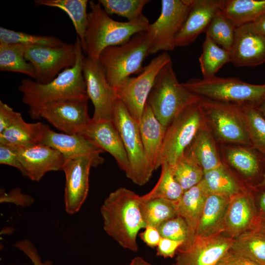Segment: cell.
<instances>
[{
    "mask_svg": "<svg viewBox=\"0 0 265 265\" xmlns=\"http://www.w3.org/2000/svg\"><path fill=\"white\" fill-rule=\"evenodd\" d=\"M193 0H161L158 19L146 30L150 41L149 54L173 51L174 41L190 11Z\"/></svg>",
    "mask_w": 265,
    "mask_h": 265,
    "instance_id": "8fae6325",
    "label": "cell"
},
{
    "mask_svg": "<svg viewBox=\"0 0 265 265\" xmlns=\"http://www.w3.org/2000/svg\"><path fill=\"white\" fill-rule=\"evenodd\" d=\"M148 0H99L98 2L108 15L126 18L128 21L138 20L144 16L142 10Z\"/></svg>",
    "mask_w": 265,
    "mask_h": 265,
    "instance_id": "60d3db41",
    "label": "cell"
},
{
    "mask_svg": "<svg viewBox=\"0 0 265 265\" xmlns=\"http://www.w3.org/2000/svg\"><path fill=\"white\" fill-rule=\"evenodd\" d=\"M263 116L265 118V99L256 106Z\"/></svg>",
    "mask_w": 265,
    "mask_h": 265,
    "instance_id": "9f6ffc18",
    "label": "cell"
},
{
    "mask_svg": "<svg viewBox=\"0 0 265 265\" xmlns=\"http://www.w3.org/2000/svg\"><path fill=\"white\" fill-rule=\"evenodd\" d=\"M184 154L192 157L204 173L221 165L216 139L206 122L199 130Z\"/></svg>",
    "mask_w": 265,
    "mask_h": 265,
    "instance_id": "d4e9b609",
    "label": "cell"
},
{
    "mask_svg": "<svg viewBox=\"0 0 265 265\" xmlns=\"http://www.w3.org/2000/svg\"><path fill=\"white\" fill-rule=\"evenodd\" d=\"M241 105L251 146L265 156V118L256 106Z\"/></svg>",
    "mask_w": 265,
    "mask_h": 265,
    "instance_id": "8d00e7d4",
    "label": "cell"
},
{
    "mask_svg": "<svg viewBox=\"0 0 265 265\" xmlns=\"http://www.w3.org/2000/svg\"><path fill=\"white\" fill-rule=\"evenodd\" d=\"M77 59L75 65L61 72L53 80L41 84L32 79H23L18 87L22 102L28 107L31 118L39 119V112L45 105L66 99H88L82 72L84 57L80 41L77 36Z\"/></svg>",
    "mask_w": 265,
    "mask_h": 265,
    "instance_id": "6da1fadb",
    "label": "cell"
},
{
    "mask_svg": "<svg viewBox=\"0 0 265 265\" xmlns=\"http://www.w3.org/2000/svg\"><path fill=\"white\" fill-rule=\"evenodd\" d=\"M25 58L35 72L34 80L41 84L53 80L63 70L74 66L77 59L75 43L59 47L27 46Z\"/></svg>",
    "mask_w": 265,
    "mask_h": 265,
    "instance_id": "7c38bea8",
    "label": "cell"
},
{
    "mask_svg": "<svg viewBox=\"0 0 265 265\" xmlns=\"http://www.w3.org/2000/svg\"><path fill=\"white\" fill-rule=\"evenodd\" d=\"M146 31L135 34L127 42L106 48L98 60L109 84L114 88L126 78L143 70L142 62L149 54Z\"/></svg>",
    "mask_w": 265,
    "mask_h": 265,
    "instance_id": "5b68a950",
    "label": "cell"
},
{
    "mask_svg": "<svg viewBox=\"0 0 265 265\" xmlns=\"http://www.w3.org/2000/svg\"><path fill=\"white\" fill-rule=\"evenodd\" d=\"M14 246L26 256L33 265H53V263L50 260H42L36 248L27 239L20 240L15 242Z\"/></svg>",
    "mask_w": 265,
    "mask_h": 265,
    "instance_id": "ee69618b",
    "label": "cell"
},
{
    "mask_svg": "<svg viewBox=\"0 0 265 265\" xmlns=\"http://www.w3.org/2000/svg\"><path fill=\"white\" fill-rule=\"evenodd\" d=\"M170 166L175 180L184 192L197 185L204 177V172L201 166L185 154Z\"/></svg>",
    "mask_w": 265,
    "mask_h": 265,
    "instance_id": "74e56055",
    "label": "cell"
},
{
    "mask_svg": "<svg viewBox=\"0 0 265 265\" xmlns=\"http://www.w3.org/2000/svg\"><path fill=\"white\" fill-rule=\"evenodd\" d=\"M26 177L38 182L51 171L62 170L65 159L56 150L44 144L16 147Z\"/></svg>",
    "mask_w": 265,
    "mask_h": 265,
    "instance_id": "ffe728a7",
    "label": "cell"
},
{
    "mask_svg": "<svg viewBox=\"0 0 265 265\" xmlns=\"http://www.w3.org/2000/svg\"><path fill=\"white\" fill-rule=\"evenodd\" d=\"M252 188L256 191L265 189V171L261 181Z\"/></svg>",
    "mask_w": 265,
    "mask_h": 265,
    "instance_id": "11a10c76",
    "label": "cell"
},
{
    "mask_svg": "<svg viewBox=\"0 0 265 265\" xmlns=\"http://www.w3.org/2000/svg\"><path fill=\"white\" fill-rule=\"evenodd\" d=\"M0 42L21 44L26 46L59 47L66 44L58 37L52 35L32 34L0 27Z\"/></svg>",
    "mask_w": 265,
    "mask_h": 265,
    "instance_id": "ab89813d",
    "label": "cell"
},
{
    "mask_svg": "<svg viewBox=\"0 0 265 265\" xmlns=\"http://www.w3.org/2000/svg\"><path fill=\"white\" fill-rule=\"evenodd\" d=\"M254 230L265 235V215H259L258 222Z\"/></svg>",
    "mask_w": 265,
    "mask_h": 265,
    "instance_id": "f5cc1de1",
    "label": "cell"
},
{
    "mask_svg": "<svg viewBox=\"0 0 265 265\" xmlns=\"http://www.w3.org/2000/svg\"><path fill=\"white\" fill-rule=\"evenodd\" d=\"M202 181L209 194L231 197L246 188H242L223 163L204 173Z\"/></svg>",
    "mask_w": 265,
    "mask_h": 265,
    "instance_id": "4dcf8cb0",
    "label": "cell"
},
{
    "mask_svg": "<svg viewBox=\"0 0 265 265\" xmlns=\"http://www.w3.org/2000/svg\"><path fill=\"white\" fill-rule=\"evenodd\" d=\"M88 99H66L49 103L39 112L56 129L67 134H80L90 123Z\"/></svg>",
    "mask_w": 265,
    "mask_h": 265,
    "instance_id": "5bb4252c",
    "label": "cell"
},
{
    "mask_svg": "<svg viewBox=\"0 0 265 265\" xmlns=\"http://www.w3.org/2000/svg\"><path fill=\"white\" fill-rule=\"evenodd\" d=\"M230 198L216 194L207 196L195 237L205 238L223 234L225 215Z\"/></svg>",
    "mask_w": 265,
    "mask_h": 265,
    "instance_id": "4316f807",
    "label": "cell"
},
{
    "mask_svg": "<svg viewBox=\"0 0 265 265\" xmlns=\"http://www.w3.org/2000/svg\"><path fill=\"white\" fill-rule=\"evenodd\" d=\"M171 61L167 52H163L144 67L137 77L126 78L115 88L117 98L138 124L158 74Z\"/></svg>",
    "mask_w": 265,
    "mask_h": 265,
    "instance_id": "9c48e42d",
    "label": "cell"
},
{
    "mask_svg": "<svg viewBox=\"0 0 265 265\" xmlns=\"http://www.w3.org/2000/svg\"><path fill=\"white\" fill-rule=\"evenodd\" d=\"M236 28L233 22L219 10L213 17L205 33L218 46L230 52Z\"/></svg>",
    "mask_w": 265,
    "mask_h": 265,
    "instance_id": "f35d334b",
    "label": "cell"
},
{
    "mask_svg": "<svg viewBox=\"0 0 265 265\" xmlns=\"http://www.w3.org/2000/svg\"><path fill=\"white\" fill-rule=\"evenodd\" d=\"M49 128L48 125L41 122L27 123L21 114L10 127L0 133V143L18 147L41 144Z\"/></svg>",
    "mask_w": 265,
    "mask_h": 265,
    "instance_id": "83f0119b",
    "label": "cell"
},
{
    "mask_svg": "<svg viewBox=\"0 0 265 265\" xmlns=\"http://www.w3.org/2000/svg\"><path fill=\"white\" fill-rule=\"evenodd\" d=\"M0 203H12L18 206H27L33 203V198L22 192L18 187L14 188L8 192L0 191Z\"/></svg>",
    "mask_w": 265,
    "mask_h": 265,
    "instance_id": "f6af8a7d",
    "label": "cell"
},
{
    "mask_svg": "<svg viewBox=\"0 0 265 265\" xmlns=\"http://www.w3.org/2000/svg\"><path fill=\"white\" fill-rule=\"evenodd\" d=\"M21 114L0 101V133L10 127Z\"/></svg>",
    "mask_w": 265,
    "mask_h": 265,
    "instance_id": "bcb514c9",
    "label": "cell"
},
{
    "mask_svg": "<svg viewBox=\"0 0 265 265\" xmlns=\"http://www.w3.org/2000/svg\"><path fill=\"white\" fill-rule=\"evenodd\" d=\"M42 144L58 151L65 160L81 157L88 158L92 160L94 167H97L105 161L101 156L104 151L80 134L57 132L49 128Z\"/></svg>",
    "mask_w": 265,
    "mask_h": 265,
    "instance_id": "44dd1931",
    "label": "cell"
},
{
    "mask_svg": "<svg viewBox=\"0 0 265 265\" xmlns=\"http://www.w3.org/2000/svg\"><path fill=\"white\" fill-rule=\"evenodd\" d=\"M129 265H153L141 257H136L132 260Z\"/></svg>",
    "mask_w": 265,
    "mask_h": 265,
    "instance_id": "db71d44e",
    "label": "cell"
},
{
    "mask_svg": "<svg viewBox=\"0 0 265 265\" xmlns=\"http://www.w3.org/2000/svg\"><path fill=\"white\" fill-rule=\"evenodd\" d=\"M209 195L202 180L197 185L185 191L178 202V215L186 222L189 230V239L185 247L193 241L205 202Z\"/></svg>",
    "mask_w": 265,
    "mask_h": 265,
    "instance_id": "484cf974",
    "label": "cell"
},
{
    "mask_svg": "<svg viewBox=\"0 0 265 265\" xmlns=\"http://www.w3.org/2000/svg\"><path fill=\"white\" fill-rule=\"evenodd\" d=\"M224 0H193L187 17L175 37V47H186L205 31Z\"/></svg>",
    "mask_w": 265,
    "mask_h": 265,
    "instance_id": "7402d4cb",
    "label": "cell"
},
{
    "mask_svg": "<svg viewBox=\"0 0 265 265\" xmlns=\"http://www.w3.org/2000/svg\"><path fill=\"white\" fill-rule=\"evenodd\" d=\"M206 122L223 143L251 146L240 104L202 99Z\"/></svg>",
    "mask_w": 265,
    "mask_h": 265,
    "instance_id": "52a82bcc",
    "label": "cell"
},
{
    "mask_svg": "<svg viewBox=\"0 0 265 265\" xmlns=\"http://www.w3.org/2000/svg\"><path fill=\"white\" fill-rule=\"evenodd\" d=\"M138 125L146 160L153 173L161 166V151L167 128L157 119L147 103Z\"/></svg>",
    "mask_w": 265,
    "mask_h": 265,
    "instance_id": "603a6c76",
    "label": "cell"
},
{
    "mask_svg": "<svg viewBox=\"0 0 265 265\" xmlns=\"http://www.w3.org/2000/svg\"><path fill=\"white\" fill-rule=\"evenodd\" d=\"M264 83L265 84V82H264Z\"/></svg>",
    "mask_w": 265,
    "mask_h": 265,
    "instance_id": "6f0895ef",
    "label": "cell"
},
{
    "mask_svg": "<svg viewBox=\"0 0 265 265\" xmlns=\"http://www.w3.org/2000/svg\"><path fill=\"white\" fill-rule=\"evenodd\" d=\"M215 265H258L253 261L232 251L230 249Z\"/></svg>",
    "mask_w": 265,
    "mask_h": 265,
    "instance_id": "c3c4849f",
    "label": "cell"
},
{
    "mask_svg": "<svg viewBox=\"0 0 265 265\" xmlns=\"http://www.w3.org/2000/svg\"><path fill=\"white\" fill-rule=\"evenodd\" d=\"M201 101L184 109L167 128L161 151V165L166 163L170 166L174 165L205 123Z\"/></svg>",
    "mask_w": 265,
    "mask_h": 265,
    "instance_id": "ba28073f",
    "label": "cell"
},
{
    "mask_svg": "<svg viewBox=\"0 0 265 265\" xmlns=\"http://www.w3.org/2000/svg\"><path fill=\"white\" fill-rule=\"evenodd\" d=\"M27 46L0 42V71L18 73L35 78L34 69L25 58Z\"/></svg>",
    "mask_w": 265,
    "mask_h": 265,
    "instance_id": "1f68e13d",
    "label": "cell"
},
{
    "mask_svg": "<svg viewBox=\"0 0 265 265\" xmlns=\"http://www.w3.org/2000/svg\"><path fill=\"white\" fill-rule=\"evenodd\" d=\"M109 153L128 178L130 165L120 134L112 121L94 120L80 133Z\"/></svg>",
    "mask_w": 265,
    "mask_h": 265,
    "instance_id": "d6986e66",
    "label": "cell"
},
{
    "mask_svg": "<svg viewBox=\"0 0 265 265\" xmlns=\"http://www.w3.org/2000/svg\"><path fill=\"white\" fill-rule=\"evenodd\" d=\"M144 231L140 234L143 241L150 247H157L161 238L157 228L147 226Z\"/></svg>",
    "mask_w": 265,
    "mask_h": 265,
    "instance_id": "681fc988",
    "label": "cell"
},
{
    "mask_svg": "<svg viewBox=\"0 0 265 265\" xmlns=\"http://www.w3.org/2000/svg\"><path fill=\"white\" fill-rule=\"evenodd\" d=\"M0 164L15 167L26 177L16 146L0 143Z\"/></svg>",
    "mask_w": 265,
    "mask_h": 265,
    "instance_id": "7bdbcfd3",
    "label": "cell"
},
{
    "mask_svg": "<svg viewBox=\"0 0 265 265\" xmlns=\"http://www.w3.org/2000/svg\"><path fill=\"white\" fill-rule=\"evenodd\" d=\"M220 10L237 27L265 15V0H224Z\"/></svg>",
    "mask_w": 265,
    "mask_h": 265,
    "instance_id": "f546056e",
    "label": "cell"
},
{
    "mask_svg": "<svg viewBox=\"0 0 265 265\" xmlns=\"http://www.w3.org/2000/svg\"><path fill=\"white\" fill-rule=\"evenodd\" d=\"M230 250L257 264L265 265V235L255 230L233 238Z\"/></svg>",
    "mask_w": 265,
    "mask_h": 265,
    "instance_id": "d6a6232c",
    "label": "cell"
},
{
    "mask_svg": "<svg viewBox=\"0 0 265 265\" xmlns=\"http://www.w3.org/2000/svg\"><path fill=\"white\" fill-rule=\"evenodd\" d=\"M202 52L199 61L203 79L215 76L226 63L231 62L230 52L218 46L206 36L202 44Z\"/></svg>",
    "mask_w": 265,
    "mask_h": 265,
    "instance_id": "e575fe53",
    "label": "cell"
},
{
    "mask_svg": "<svg viewBox=\"0 0 265 265\" xmlns=\"http://www.w3.org/2000/svg\"><path fill=\"white\" fill-rule=\"evenodd\" d=\"M159 178L153 188L147 194L140 196V201L161 198L178 202L184 191L175 180L171 166L166 163L161 165Z\"/></svg>",
    "mask_w": 265,
    "mask_h": 265,
    "instance_id": "d590c367",
    "label": "cell"
},
{
    "mask_svg": "<svg viewBox=\"0 0 265 265\" xmlns=\"http://www.w3.org/2000/svg\"><path fill=\"white\" fill-rule=\"evenodd\" d=\"M82 72L89 100L93 105L94 120H113L117 99L115 89L108 82L98 60L84 57Z\"/></svg>",
    "mask_w": 265,
    "mask_h": 265,
    "instance_id": "4fadbf2b",
    "label": "cell"
},
{
    "mask_svg": "<svg viewBox=\"0 0 265 265\" xmlns=\"http://www.w3.org/2000/svg\"><path fill=\"white\" fill-rule=\"evenodd\" d=\"M177 203L161 198L140 200V212L146 227L157 228L162 222L179 215Z\"/></svg>",
    "mask_w": 265,
    "mask_h": 265,
    "instance_id": "836d02e7",
    "label": "cell"
},
{
    "mask_svg": "<svg viewBox=\"0 0 265 265\" xmlns=\"http://www.w3.org/2000/svg\"><path fill=\"white\" fill-rule=\"evenodd\" d=\"M230 52L236 67L260 65L265 63V36L254 31L251 23L237 27Z\"/></svg>",
    "mask_w": 265,
    "mask_h": 265,
    "instance_id": "ac0fdd59",
    "label": "cell"
},
{
    "mask_svg": "<svg viewBox=\"0 0 265 265\" xmlns=\"http://www.w3.org/2000/svg\"><path fill=\"white\" fill-rule=\"evenodd\" d=\"M233 239L224 234L195 237L188 246L178 249L172 265H215L230 249Z\"/></svg>",
    "mask_w": 265,
    "mask_h": 265,
    "instance_id": "9a60e30c",
    "label": "cell"
},
{
    "mask_svg": "<svg viewBox=\"0 0 265 265\" xmlns=\"http://www.w3.org/2000/svg\"><path fill=\"white\" fill-rule=\"evenodd\" d=\"M183 244V242L182 241L161 238L157 246V254L158 256L164 258L173 257Z\"/></svg>",
    "mask_w": 265,
    "mask_h": 265,
    "instance_id": "7dc6e473",
    "label": "cell"
},
{
    "mask_svg": "<svg viewBox=\"0 0 265 265\" xmlns=\"http://www.w3.org/2000/svg\"><path fill=\"white\" fill-rule=\"evenodd\" d=\"M260 193L258 197V213L259 215H265V189L258 190Z\"/></svg>",
    "mask_w": 265,
    "mask_h": 265,
    "instance_id": "816d5d0a",
    "label": "cell"
},
{
    "mask_svg": "<svg viewBox=\"0 0 265 265\" xmlns=\"http://www.w3.org/2000/svg\"><path fill=\"white\" fill-rule=\"evenodd\" d=\"M90 11L85 32L86 53L89 57L98 60L106 48L123 44L135 34L146 31L149 24L144 16L132 22H119L110 18L98 2L89 1Z\"/></svg>",
    "mask_w": 265,
    "mask_h": 265,
    "instance_id": "3957f363",
    "label": "cell"
},
{
    "mask_svg": "<svg viewBox=\"0 0 265 265\" xmlns=\"http://www.w3.org/2000/svg\"><path fill=\"white\" fill-rule=\"evenodd\" d=\"M87 0H35L36 5L58 8L70 18L77 37L80 41L83 53H86L85 32L88 23Z\"/></svg>",
    "mask_w": 265,
    "mask_h": 265,
    "instance_id": "f1b7e54d",
    "label": "cell"
},
{
    "mask_svg": "<svg viewBox=\"0 0 265 265\" xmlns=\"http://www.w3.org/2000/svg\"><path fill=\"white\" fill-rule=\"evenodd\" d=\"M183 84L203 99L213 101L257 106L265 99V83H249L236 78H192Z\"/></svg>",
    "mask_w": 265,
    "mask_h": 265,
    "instance_id": "8992f818",
    "label": "cell"
},
{
    "mask_svg": "<svg viewBox=\"0 0 265 265\" xmlns=\"http://www.w3.org/2000/svg\"><path fill=\"white\" fill-rule=\"evenodd\" d=\"M259 217L253 192L246 188L230 198L223 234L234 238L243 233L254 230Z\"/></svg>",
    "mask_w": 265,
    "mask_h": 265,
    "instance_id": "e0dca14e",
    "label": "cell"
},
{
    "mask_svg": "<svg viewBox=\"0 0 265 265\" xmlns=\"http://www.w3.org/2000/svg\"><path fill=\"white\" fill-rule=\"evenodd\" d=\"M121 137L130 165L128 178L143 186L152 176L146 160L139 125L117 98L112 120Z\"/></svg>",
    "mask_w": 265,
    "mask_h": 265,
    "instance_id": "30bf717a",
    "label": "cell"
},
{
    "mask_svg": "<svg viewBox=\"0 0 265 265\" xmlns=\"http://www.w3.org/2000/svg\"><path fill=\"white\" fill-rule=\"evenodd\" d=\"M161 238L182 241L185 246L188 243L189 233L186 221L180 216L169 219L157 228Z\"/></svg>",
    "mask_w": 265,
    "mask_h": 265,
    "instance_id": "b9f144b4",
    "label": "cell"
},
{
    "mask_svg": "<svg viewBox=\"0 0 265 265\" xmlns=\"http://www.w3.org/2000/svg\"><path fill=\"white\" fill-rule=\"evenodd\" d=\"M227 162L249 180L261 181L265 171V156L250 146L233 145L224 150Z\"/></svg>",
    "mask_w": 265,
    "mask_h": 265,
    "instance_id": "cb8c5ba5",
    "label": "cell"
},
{
    "mask_svg": "<svg viewBox=\"0 0 265 265\" xmlns=\"http://www.w3.org/2000/svg\"><path fill=\"white\" fill-rule=\"evenodd\" d=\"M251 25L254 31L265 36V15L251 23Z\"/></svg>",
    "mask_w": 265,
    "mask_h": 265,
    "instance_id": "f907efd6",
    "label": "cell"
},
{
    "mask_svg": "<svg viewBox=\"0 0 265 265\" xmlns=\"http://www.w3.org/2000/svg\"><path fill=\"white\" fill-rule=\"evenodd\" d=\"M140 196L126 187L109 194L100 208L103 228L122 247L138 250L137 236L146 227L140 209Z\"/></svg>",
    "mask_w": 265,
    "mask_h": 265,
    "instance_id": "7a4b0ae2",
    "label": "cell"
},
{
    "mask_svg": "<svg viewBox=\"0 0 265 265\" xmlns=\"http://www.w3.org/2000/svg\"><path fill=\"white\" fill-rule=\"evenodd\" d=\"M202 99L179 82L171 61L158 74L147 103L159 122L167 128L184 109Z\"/></svg>",
    "mask_w": 265,
    "mask_h": 265,
    "instance_id": "277c9868",
    "label": "cell"
},
{
    "mask_svg": "<svg viewBox=\"0 0 265 265\" xmlns=\"http://www.w3.org/2000/svg\"><path fill=\"white\" fill-rule=\"evenodd\" d=\"M94 167L92 159L81 157L65 160L62 170L65 175L64 205L67 213L78 212L88 195L89 173Z\"/></svg>",
    "mask_w": 265,
    "mask_h": 265,
    "instance_id": "2e32d148",
    "label": "cell"
}]
</instances>
